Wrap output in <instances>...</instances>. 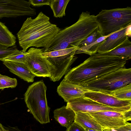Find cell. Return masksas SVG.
<instances>
[{
    "label": "cell",
    "instance_id": "cell-8",
    "mask_svg": "<svg viewBox=\"0 0 131 131\" xmlns=\"http://www.w3.org/2000/svg\"><path fill=\"white\" fill-rule=\"evenodd\" d=\"M66 107L73 110L75 113L78 111L91 113L103 111H111L119 112L131 110V105L115 107L101 104L84 96L69 101Z\"/></svg>",
    "mask_w": 131,
    "mask_h": 131
},
{
    "label": "cell",
    "instance_id": "cell-14",
    "mask_svg": "<svg viewBox=\"0 0 131 131\" xmlns=\"http://www.w3.org/2000/svg\"><path fill=\"white\" fill-rule=\"evenodd\" d=\"M128 26L112 34L104 39L99 46L97 52H108L124 42L128 38L126 34Z\"/></svg>",
    "mask_w": 131,
    "mask_h": 131
},
{
    "label": "cell",
    "instance_id": "cell-12",
    "mask_svg": "<svg viewBox=\"0 0 131 131\" xmlns=\"http://www.w3.org/2000/svg\"><path fill=\"white\" fill-rule=\"evenodd\" d=\"M84 96L106 106L115 107L131 105V100H125L117 98L111 95L99 92L88 91Z\"/></svg>",
    "mask_w": 131,
    "mask_h": 131
},
{
    "label": "cell",
    "instance_id": "cell-3",
    "mask_svg": "<svg viewBox=\"0 0 131 131\" xmlns=\"http://www.w3.org/2000/svg\"><path fill=\"white\" fill-rule=\"evenodd\" d=\"M99 30L96 16L86 11L82 12L77 21L68 27L61 29L45 47L43 52L72 47L78 48L84 39Z\"/></svg>",
    "mask_w": 131,
    "mask_h": 131
},
{
    "label": "cell",
    "instance_id": "cell-28",
    "mask_svg": "<svg viewBox=\"0 0 131 131\" xmlns=\"http://www.w3.org/2000/svg\"><path fill=\"white\" fill-rule=\"evenodd\" d=\"M50 1V0H30L29 2L33 6L40 7L44 5H49Z\"/></svg>",
    "mask_w": 131,
    "mask_h": 131
},
{
    "label": "cell",
    "instance_id": "cell-5",
    "mask_svg": "<svg viewBox=\"0 0 131 131\" xmlns=\"http://www.w3.org/2000/svg\"><path fill=\"white\" fill-rule=\"evenodd\" d=\"M96 16L99 31L106 36L131 25V8L102 9Z\"/></svg>",
    "mask_w": 131,
    "mask_h": 131
},
{
    "label": "cell",
    "instance_id": "cell-17",
    "mask_svg": "<svg viewBox=\"0 0 131 131\" xmlns=\"http://www.w3.org/2000/svg\"><path fill=\"white\" fill-rule=\"evenodd\" d=\"M75 113L74 122L84 129H103L101 126L88 113L78 111Z\"/></svg>",
    "mask_w": 131,
    "mask_h": 131
},
{
    "label": "cell",
    "instance_id": "cell-29",
    "mask_svg": "<svg viewBox=\"0 0 131 131\" xmlns=\"http://www.w3.org/2000/svg\"><path fill=\"white\" fill-rule=\"evenodd\" d=\"M66 131H85V129L74 122L69 127Z\"/></svg>",
    "mask_w": 131,
    "mask_h": 131
},
{
    "label": "cell",
    "instance_id": "cell-18",
    "mask_svg": "<svg viewBox=\"0 0 131 131\" xmlns=\"http://www.w3.org/2000/svg\"><path fill=\"white\" fill-rule=\"evenodd\" d=\"M107 54L112 56L121 57L127 60L131 58V42L128 38L123 43Z\"/></svg>",
    "mask_w": 131,
    "mask_h": 131
},
{
    "label": "cell",
    "instance_id": "cell-1",
    "mask_svg": "<svg viewBox=\"0 0 131 131\" xmlns=\"http://www.w3.org/2000/svg\"><path fill=\"white\" fill-rule=\"evenodd\" d=\"M127 60L106 53L93 54L82 63L71 69L64 79L81 85L124 67Z\"/></svg>",
    "mask_w": 131,
    "mask_h": 131
},
{
    "label": "cell",
    "instance_id": "cell-21",
    "mask_svg": "<svg viewBox=\"0 0 131 131\" xmlns=\"http://www.w3.org/2000/svg\"><path fill=\"white\" fill-rule=\"evenodd\" d=\"M112 34L106 36L101 37L90 44L77 49L75 51L74 54L84 53L91 56L97 53V49L102 42Z\"/></svg>",
    "mask_w": 131,
    "mask_h": 131
},
{
    "label": "cell",
    "instance_id": "cell-11",
    "mask_svg": "<svg viewBox=\"0 0 131 131\" xmlns=\"http://www.w3.org/2000/svg\"><path fill=\"white\" fill-rule=\"evenodd\" d=\"M75 51L64 56L46 57L54 68L53 72L49 78L51 80L59 81L70 70L71 66L78 58L75 55Z\"/></svg>",
    "mask_w": 131,
    "mask_h": 131
},
{
    "label": "cell",
    "instance_id": "cell-2",
    "mask_svg": "<svg viewBox=\"0 0 131 131\" xmlns=\"http://www.w3.org/2000/svg\"><path fill=\"white\" fill-rule=\"evenodd\" d=\"M60 30L51 23L48 17L40 12L35 18L28 17L23 23L17 34L19 45L24 52L31 47L45 48Z\"/></svg>",
    "mask_w": 131,
    "mask_h": 131
},
{
    "label": "cell",
    "instance_id": "cell-31",
    "mask_svg": "<svg viewBox=\"0 0 131 131\" xmlns=\"http://www.w3.org/2000/svg\"><path fill=\"white\" fill-rule=\"evenodd\" d=\"M124 120L127 121L131 120V110L123 112Z\"/></svg>",
    "mask_w": 131,
    "mask_h": 131
},
{
    "label": "cell",
    "instance_id": "cell-7",
    "mask_svg": "<svg viewBox=\"0 0 131 131\" xmlns=\"http://www.w3.org/2000/svg\"><path fill=\"white\" fill-rule=\"evenodd\" d=\"M43 49L31 48L27 52L25 64L36 76L49 77L54 71L53 66L41 53Z\"/></svg>",
    "mask_w": 131,
    "mask_h": 131
},
{
    "label": "cell",
    "instance_id": "cell-30",
    "mask_svg": "<svg viewBox=\"0 0 131 131\" xmlns=\"http://www.w3.org/2000/svg\"><path fill=\"white\" fill-rule=\"evenodd\" d=\"M116 131H131V124L120 126L114 129Z\"/></svg>",
    "mask_w": 131,
    "mask_h": 131
},
{
    "label": "cell",
    "instance_id": "cell-20",
    "mask_svg": "<svg viewBox=\"0 0 131 131\" xmlns=\"http://www.w3.org/2000/svg\"><path fill=\"white\" fill-rule=\"evenodd\" d=\"M70 0H51L50 6L52 10L54 17H62L66 15L65 10Z\"/></svg>",
    "mask_w": 131,
    "mask_h": 131
},
{
    "label": "cell",
    "instance_id": "cell-4",
    "mask_svg": "<svg viewBox=\"0 0 131 131\" xmlns=\"http://www.w3.org/2000/svg\"><path fill=\"white\" fill-rule=\"evenodd\" d=\"M47 87L43 80L29 86L24 94V100L30 113L41 124L50 122V108L47 99Z\"/></svg>",
    "mask_w": 131,
    "mask_h": 131
},
{
    "label": "cell",
    "instance_id": "cell-24",
    "mask_svg": "<svg viewBox=\"0 0 131 131\" xmlns=\"http://www.w3.org/2000/svg\"><path fill=\"white\" fill-rule=\"evenodd\" d=\"M17 84V81L16 78H12L0 74V89L6 88H14Z\"/></svg>",
    "mask_w": 131,
    "mask_h": 131
},
{
    "label": "cell",
    "instance_id": "cell-6",
    "mask_svg": "<svg viewBox=\"0 0 131 131\" xmlns=\"http://www.w3.org/2000/svg\"><path fill=\"white\" fill-rule=\"evenodd\" d=\"M131 84V69L124 67L81 85L88 91L107 94Z\"/></svg>",
    "mask_w": 131,
    "mask_h": 131
},
{
    "label": "cell",
    "instance_id": "cell-36",
    "mask_svg": "<svg viewBox=\"0 0 131 131\" xmlns=\"http://www.w3.org/2000/svg\"><path fill=\"white\" fill-rule=\"evenodd\" d=\"M103 131H116L114 129H103Z\"/></svg>",
    "mask_w": 131,
    "mask_h": 131
},
{
    "label": "cell",
    "instance_id": "cell-34",
    "mask_svg": "<svg viewBox=\"0 0 131 131\" xmlns=\"http://www.w3.org/2000/svg\"><path fill=\"white\" fill-rule=\"evenodd\" d=\"M85 131H103L102 130H97L91 129H84Z\"/></svg>",
    "mask_w": 131,
    "mask_h": 131
},
{
    "label": "cell",
    "instance_id": "cell-25",
    "mask_svg": "<svg viewBox=\"0 0 131 131\" xmlns=\"http://www.w3.org/2000/svg\"><path fill=\"white\" fill-rule=\"evenodd\" d=\"M26 54L27 52H24L22 50H18L11 55L5 58L3 61H10L25 64Z\"/></svg>",
    "mask_w": 131,
    "mask_h": 131
},
{
    "label": "cell",
    "instance_id": "cell-13",
    "mask_svg": "<svg viewBox=\"0 0 131 131\" xmlns=\"http://www.w3.org/2000/svg\"><path fill=\"white\" fill-rule=\"evenodd\" d=\"M80 86L70 83L63 79L58 86L57 92L65 102L84 96L88 92Z\"/></svg>",
    "mask_w": 131,
    "mask_h": 131
},
{
    "label": "cell",
    "instance_id": "cell-15",
    "mask_svg": "<svg viewBox=\"0 0 131 131\" xmlns=\"http://www.w3.org/2000/svg\"><path fill=\"white\" fill-rule=\"evenodd\" d=\"M2 61L12 73L28 82H34L36 76L25 64L4 60Z\"/></svg>",
    "mask_w": 131,
    "mask_h": 131
},
{
    "label": "cell",
    "instance_id": "cell-27",
    "mask_svg": "<svg viewBox=\"0 0 131 131\" xmlns=\"http://www.w3.org/2000/svg\"><path fill=\"white\" fill-rule=\"evenodd\" d=\"M102 36L99 30L95 31L83 40L79 45L77 49L90 44Z\"/></svg>",
    "mask_w": 131,
    "mask_h": 131
},
{
    "label": "cell",
    "instance_id": "cell-35",
    "mask_svg": "<svg viewBox=\"0 0 131 131\" xmlns=\"http://www.w3.org/2000/svg\"><path fill=\"white\" fill-rule=\"evenodd\" d=\"M0 131H5L3 126L0 123Z\"/></svg>",
    "mask_w": 131,
    "mask_h": 131
},
{
    "label": "cell",
    "instance_id": "cell-16",
    "mask_svg": "<svg viewBox=\"0 0 131 131\" xmlns=\"http://www.w3.org/2000/svg\"><path fill=\"white\" fill-rule=\"evenodd\" d=\"M54 117L62 126L67 128L74 122L75 113L66 106L57 108L53 111Z\"/></svg>",
    "mask_w": 131,
    "mask_h": 131
},
{
    "label": "cell",
    "instance_id": "cell-26",
    "mask_svg": "<svg viewBox=\"0 0 131 131\" xmlns=\"http://www.w3.org/2000/svg\"><path fill=\"white\" fill-rule=\"evenodd\" d=\"M18 50L16 45L8 47L0 44V60L3 61Z\"/></svg>",
    "mask_w": 131,
    "mask_h": 131
},
{
    "label": "cell",
    "instance_id": "cell-19",
    "mask_svg": "<svg viewBox=\"0 0 131 131\" xmlns=\"http://www.w3.org/2000/svg\"><path fill=\"white\" fill-rule=\"evenodd\" d=\"M16 42L15 36L0 21V44L11 47L15 45Z\"/></svg>",
    "mask_w": 131,
    "mask_h": 131
},
{
    "label": "cell",
    "instance_id": "cell-32",
    "mask_svg": "<svg viewBox=\"0 0 131 131\" xmlns=\"http://www.w3.org/2000/svg\"><path fill=\"white\" fill-rule=\"evenodd\" d=\"M5 131H21L17 127H11L8 126L5 127L3 126Z\"/></svg>",
    "mask_w": 131,
    "mask_h": 131
},
{
    "label": "cell",
    "instance_id": "cell-33",
    "mask_svg": "<svg viewBox=\"0 0 131 131\" xmlns=\"http://www.w3.org/2000/svg\"><path fill=\"white\" fill-rule=\"evenodd\" d=\"M131 25L127 27L126 32V35L128 37H130L131 36Z\"/></svg>",
    "mask_w": 131,
    "mask_h": 131
},
{
    "label": "cell",
    "instance_id": "cell-10",
    "mask_svg": "<svg viewBox=\"0 0 131 131\" xmlns=\"http://www.w3.org/2000/svg\"><path fill=\"white\" fill-rule=\"evenodd\" d=\"M123 112L103 111L88 113L103 129H114L130 123L124 120Z\"/></svg>",
    "mask_w": 131,
    "mask_h": 131
},
{
    "label": "cell",
    "instance_id": "cell-22",
    "mask_svg": "<svg viewBox=\"0 0 131 131\" xmlns=\"http://www.w3.org/2000/svg\"><path fill=\"white\" fill-rule=\"evenodd\" d=\"M107 94L121 100H131V84L110 92Z\"/></svg>",
    "mask_w": 131,
    "mask_h": 131
},
{
    "label": "cell",
    "instance_id": "cell-23",
    "mask_svg": "<svg viewBox=\"0 0 131 131\" xmlns=\"http://www.w3.org/2000/svg\"><path fill=\"white\" fill-rule=\"evenodd\" d=\"M77 49V48L76 47H72L49 52H42L41 54L42 57L46 58L57 57L70 54L76 50Z\"/></svg>",
    "mask_w": 131,
    "mask_h": 131
},
{
    "label": "cell",
    "instance_id": "cell-9",
    "mask_svg": "<svg viewBox=\"0 0 131 131\" xmlns=\"http://www.w3.org/2000/svg\"><path fill=\"white\" fill-rule=\"evenodd\" d=\"M29 2L24 0H0V19L36 15Z\"/></svg>",
    "mask_w": 131,
    "mask_h": 131
}]
</instances>
